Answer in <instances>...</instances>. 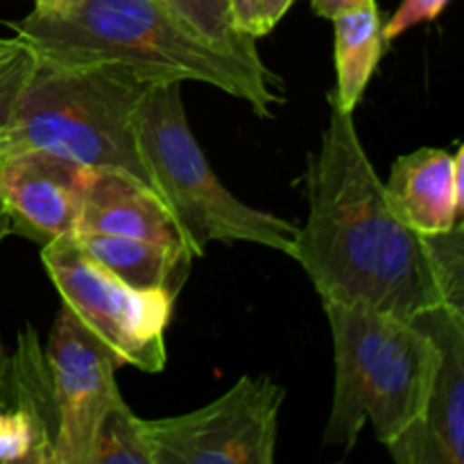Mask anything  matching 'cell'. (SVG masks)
Masks as SVG:
<instances>
[{
    "label": "cell",
    "mask_w": 464,
    "mask_h": 464,
    "mask_svg": "<svg viewBox=\"0 0 464 464\" xmlns=\"http://www.w3.org/2000/svg\"><path fill=\"white\" fill-rule=\"evenodd\" d=\"M44 353L57 412L50 464H89L100 421L122 399L116 385L121 362L63 306Z\"/></svg>",
    "instance_id": "cell-8"
},
{
    "label": "cell",
    "mask_w": 464,
    "mask_h": 464,
    "mask_svg": "<svg viewBox=\"0 0 464 464\" xmlns=\"http://www.w3.org/2000/svg\"><path fill=\"white\" fill-rule=\"evenodd\" d=\"M53 435L21 408H0V462L50 464Z\"/></svg>",
    "instance_id": "cell-18"
},
{
    "label": "cell",
    "mask_w": 464,
    "mask_h": 464,
    "mask_svg": "<svg viewBox=\"0 0 464 464\" xmlns=\"http://www.w3.org/2000/svg\"><path fill=\"white\" fill-rule=\"evenodd\" d=\"M36 63L39 54L23 36H0V145L12 130L14 113Z\"/></svg>",
    "instance_id": "cell-17"
},
{
    "label": "cell",
    "mask_w": 464,
    "mask_h": 464,
    "mask_svg": "<svg viewBox=\"0 0 464 464\" xmlns=\"http://www.w3.org/2000/svg\"><path fill=\"white\" fill-rule=\"evenodd\" d=\"M3 370H5V353H3V347H0V376H3Z\"/></svg>",
    "instance_id": "cell-24"
},
{
    "label": "cell",
    "mask_w": 464,
    "mask_h": 464,
    "mask_svg": "<svg viewBox=\"0 0 464 464\" xmlns=\"http://www.w3.org/2000/svg\"><path fill=\"white\" fill-rule=\"evenodd\" d=\"M335 93L331 107L353 113L383 53V21L376 0L334 18Z\"/></svg>",
    "instance_id": "cell-14"
},
{
    "label": "cell",
    "mask_w": 464,
    "mask_h": 464,
    "mask_svg": "<svg viewBox=\"0 0 464 464\" xmlns=\"http://www.w3.org/2000/svg\"><path fill=\"white\" fill-rule=\"evenodd\" d=\"M411 322L433 340L440 361L420 420L385 449L397 464H462L464 311L440 304L417 313Z\"/></svg>",
    "instance_id": "cell-9"
},
{
    "label": "cell",
    "mask_w": 464,
    "mask_h": 464,
    "mask_svg": "<svg viewBox=\"0 0 464 464\" xmlns=\"http://www.w3.org/2000/svg\"><path fill=\"white\" fill-rule=\"evenodd\" d=\"M5 238H7V236H3V234H0V243H3V240H5Z\"/></svg>",
    "instance_id": "cell-26"
},
{
    "label": "cell",
    "mask_w": 464,
    "mask_h": 464,
    "mask_svg": "<svg viewBox=\"0 0 464 464\" xmlns=\"http://www.w3.org/2000/svg\"><path fill=\"white\" fill-rule=\"evenodd\" d=\"M447 5L449 0H403L390 21L383 23V41L388 44L420 23L435 21Z\"/></svg>",
    "instance_id": "cell-19"
},
{
    "label": "cell",
    "mask_w": 464,
    "mask_h": 464,
    "mask_svg": "<svg viewBox=\"0 0 464 464\" xmlns=\"http://www.w3.org/2000/svg\"><path fill=\"white\" fill-rule=\"evenodd\" d=\"M91 168L36 148H0V202L14 234L53 243L75 236Z\"/></svg>",
    "instance_id": "cell-10"
},
{
    "label": "cell",
    "mask_w": 464,
    "mask_h": 464,
    "mask_svg": "<svg viewBox=\"0 0 464 464\" xmlns=\"http://www.w3.org/2000/svg\"><path fill=\"white\" fill-rule=\"evenodd\" d=\"M334 335L335 388L324 444L352 451L372 424L383 447L420 420L440 352L417 324L365 304L324 302Z\"/></svg>",
    "instance_id": "cell-3"
},
{
    "label": "cell",
    "mask_w": 464,
    "mask_h": 464,
    "mask_svg": "<svg viewBox=\"0 0 464 464\" xmlns=\"http://www.w3.org/2000/svg\"><path fill=\"white\" fill-rule=\"evenodd\" d=\"M75 243L93 261L136 290L168 293L177 299L195 256L181 245L152 243L113 234H75Z\"/></svg>",
    "instance_id": "cell-13"
},
{
    "label": "cell",
    "mask_w": 464,
    "mask_h": 464,
    "mask_svg": "<svg viewBox=\"0 0 464 464\" xmlns=\"http://www.w3.org/2000/svg\"><path fill=\"white\" fill-rule=\"evenodd\" d=\"M34 3H57V0H34Z\"/></svg>",
    "instance_id": "cell-25"
},
{
    "label": "cell",
    "mask_w": 464,
    "mask_h": 464,
    "mask_svg": "<svg viewBox=\"0 0 464 464\" xmlns=\"http://www.w3.org/2000/svg\"><path fill=\"white\" fill-rule=\"evenodd\" d=\"M284 399L270 376H240L208 406L145 420L157 464H272Z\"/></svg>",
    "instance_id": "cell-7"
},
{
    "label": "cell",
    "mask_w": 464,
    "mask_h": 464,
    "mask_svg": "<svg viewBox=\"0 0 464 464\" xmlns=\"http://www.w3.org/2000/svg\"><path fill=\"white\" fill-rule=\"evenodd\" d=\"M293 3L295 0H261V7H258V27H261V36L270 34V32L275 30V25L288 14Z\"/></svg>",
    "instance_id": "cell-21"
},
{
    "label": "cell",
    "mask_w": 464,
    "mask_h": 464,
    "mask_svg": "<svg viewBox=\"0 0 464 464\" xmlns=\"http://www.w3.org/2000/svg\"><path fill=\"white\" fill-rule=\"evenodd\" d=\"M7 25L50 62H111L159 82H204L247 102L261 118L285 102L284 82L261 54L211 44L159 0L36 3Z\"/></svg>",
    "instance_id": "cell-2"
},
{
    "label": "cell",
    "mask_w": 464,
    "mask_h": 464,
    "mask_svg": "<svg viewBox=\"0 0 464 464\" xmlns=\"http://www.w3.org/2000/svg\"><path fill=\"white\" fill-rule=\"evenodd\" d=\"M159 3L211 44L236 53L258 54L256 39L243 34L236 27L229 0H159Z\"/></svg>",
    "instance_id": "cell-16"
},
{
    "label": "cell",
    "mask_w": 464,
    "mask_h": 464,
    "mask_svg": "<svg viewBox=\"0 0 464 464\" xmlns=\"http://www.w3.org/2000/svg\"><path fill=\"white\" fill-rule=\"evenodd\" d=\"M86 231L186 247L175 220L157 193L139 177L113 168L91 170L75 234Z\"/></svg>",
    "instance_id": "cell-12"
},
{
    "label": "cell",
    "mask_w": 464,
    "mask_h": 464,
    "mask_svg": "<svg viewBox=\"0 0 464 464\" xmlns=\"http://www.w3.org/2000/svg\"><path fill=\"white\" fill-rule=\"evenodd\" d=\"M136 145L148 186L166 204L195 258L211 243H252L293 258L299 227L247 207L222 186L186 121L181 82L148 91L136 116Z\"/></svg>",
    "instance_id": "cell-5"
},
{
    "label": "cell",
    "mask_w": 464,
    "mask_h": 464,
    "mask_svg": "<svg viewBox=\"0 0 464 464\" xmlns=\"http://www.w3.org/2000/svg\"><path fill=\"white\" fill-rule=\"evenodd\" d=\"M229 7L236 27L243 34L261 39V27H258V7H261V0H229Z\"/></svg>",
    "instance_id": "cell-20"
},
{
    "label": "cell",
    "mask_w": 464,
    "mask_h": 464,
    "mask_svg": "<svg viewBox=\"0 0 464 464\" xmlns=\"http://www.w3.org/2000/svg\"><path fill=\"white\" fill-rule=\"evenodd\" d=\"M41 261L62 306L95 335L121 365L159 374L166 367V329L175 297L136 290L89 256L72 236L41 245Z\"/></svg>",
    "instance_id": "cell-6"
},
{
    "label": "cell",
    "mask_w": 464,
    "mask_h": 464,
    "mask_svg": "<svg viewBox=\"0 0 464 464\" xmlns=\"http://www.w3.org/2000/svg\"><path fill=\"white\" fill-rule=\"evenodd\" d=\"M311 3H313V12H315L317 16H324L334 21V18L340 16V14L353 12V9L362 7V5H367L370 0H311Z\"/></svg>",
    "instance_id": "cell-22"
},
{
    "label": "cell",
    "mask_w": 464,
    "mask_h": 464,
    "mask_svg": "<svg viewBox=\"0 0 464 464\" xmlns=\"http://www.w3.org/2000/svg\"><path fill=\"white\" fill-rule=\"evenodd\" d=\"M464 150L456 152L421 148L403 154L383 181L390 207L421 236L442 234L460 225L464 216Z\"/></svg>",
    "instance_id": "cell-11"
},
{
    "label": "cell",
    "mask_w": 464,
    "mask_h": 464,
    "mask_svg": "<svg viewBox=\"0 0 464 464\" xmlns=\"http://www.w3.org/2000/svg\"><path fill=\"white\" fill-rule=\"evenodd\" d=\"M154 84L161 82L121 63L39 57L0 148L45 150L91 170H125L148 184L136 145V116Z\"/></svg>",
    "instance_id": "cell-4"
},
{
    "label": "cell",
    "mask_w": 464,
    "mask_h": 464,
    "mask_svg": "<svg viewBox=\"0 0 464 464\" xmlns=\"http://www.w3.org/2000/svg\"><path fill=\"white\" fill-rule=\"evenodd\" d=\"M0 234H3V236H9V234H14L12 218H9V216H7V211H5L3 202H0Z\"/></svg>",
    "instance_id": "cell-23"
},
{
    "label": "cell",
    "mask_w": 464,
    "mask_h": 464,
    "mask_svg": "<svg viewBox=\"0 0 464 464\" xmlns=\"http://www.w3.org/2000/svg\"><path fill=\"white\" fill-rule=\"evenodd\" d=\"M306 195L308 218L293 258L322 304H365L403 320L447 304L429 236L390 207L353 113L331 111L320 150L308 159Z\"/></svg>",
    "instance_id": "cell-1"
},
{
    "label": "cell",
    "mask_w": 464,
    "mask_h": 464,
    "mask_svg": "<svg viewBox=\"0 0 464 464\" xmlns=\"http://www.w3.org/2000/svg\"><path fill=\"white\" fill-rule=\"evenodd\" d=\"M89 464H157L145 420L130 411L125 399L113 403L100 421Z\"/></svg>",
    "instance_id": "cell-15"
}]
</instances>
